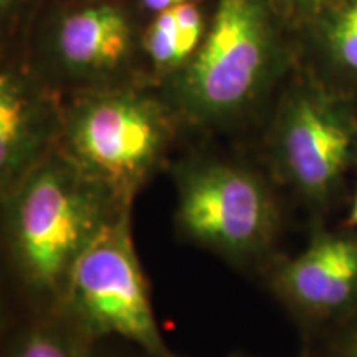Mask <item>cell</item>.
<instances>
[{
  "label": "cell",
  "instance_id": "1",
  "mask_svg": "<svg viewBox=\"0 0 357 357\" xmlns=\"http://www.w3.org/2000/svg\"><path fill=\"white\" fill-rule=\"evenodd\" d=\"M8 252L32 291L56 301L71 268L129 211L61 149H52L0 200Z\"/></svg>",
  "mask_w": 357,
  "mask_h": 357
},
{
  "label": "cell",
  "instance_id": "2",
  "mask_svg": "<svg viewBox=\"0 0 357 357\" xmlns=\"http://www.w3.org/2000/svg\"><path fill=\"white\" fill-rule=\"evenodd\" d=\"M273 0H218L199 50L177 73L176 98L192 121L243 114L281 68L283 45Z\"/></svg>",
  "mask_w": 357,
  "mask_h": 357
},
{
  "label": "cell",
  "instance_id": "3",
  "mask_svg": "<svg viewBox=\"0 0 357 357\" xmlns=\"http://www.w3.org/2000/svg\"><path fill=\"white\" fill-rule=\"evenodd\" d=\"M55 303L60 310L56 319L93 344L118 337L146 354L178 357L159 329L134 245L131 208L89 243Z\"/></svg>",
  "mask_w": 357,
  "mask_h": 357
},
{
  "label": "cell",
  "instance_id": "4",
  "mask_svg": "<svg viewBox=\"0 0 357 357\" xmlns=\"http://www.w3.org/2000/svg\"><path fill=\"white\" fill-rule=\"evenodd\" d=\"M171 176L182 238L234 263L255 261L273 247L280 207L260 172L234 160L195 158L176 164Z\"/></svg>",
  "mask_w": 357,
  "mask_h": 357
},
{
  "label": "cell",
  "instance_id": "5",
  "mask_svg": "<svg viewBox=\"0 0 357 357\" xmlns=\"http://www.w3.org/2000/svg\"><path fill=\"white\" fill-rule=\"evenodd\" d=\"M276 172L305 202H331L357 166V109L351 95L316 73L298 78L281 101L271 137Z\"/></svg>",
  "mask_w": 357,
  "mask_h": 357
},
{
  "label": "cell",
  "instance_id": "6",
  "mask_svg": "<svg viewBox=\"0 0 357 357\" xmlns=\"http://www.w3.org/2000/svg\"><path fill=\"white\" fill-rule=\"evenodd\" d=\"M171 126L158 102L132 91H106L78 102L61 151L119 202L132 199L166 158Z\"/></svg>",
  "mask_w": 357,
  "mask_h": 357
},
{
  "label": "cell",
  "instance_id": "7",
  "mask_svg": "<svg viewBox=\"0 0 357 357\" xmlns=\"http://www.w3.org/2000/svg\"><path fill=\"white\" fill-rule=\"evenodd\" d=\"M270 283L300 318L342 323L357 311V231H316L300 253L275 266Z\"/></svg>",
  "mask_w": 357,
  "mask_h": 357
},
{
  "label": "cell",
  "instance_id": "8",
  "mask_svg": "<svg viewBox=\"0 0 357 357\" xmlns=\"http://www.w3.org/2000/svg\"><path fill=\"white\" fill-rule=\"evenodd\" d=\"M53 147L50 109L24 75L0 70V200Z\"/></svg>",
  "mask_w": 357,
  "mask_h": 357
},
{
  "label": "cell",
  "instance_id": "9",
  "mask_svg": "<svg viewBox=\"0 0 357 357\" xmlns=\"http://www.w3.org/2000/svg\"><path fill=\"white\" fill-rule=\"evenodd\" d=\"M131 26L111 6L88 7L66 17L58 30L56 52L73 75L96 77L118 70L131 52Z\"/></svg>",
  "mask_w": 357,
  "mask_h": 357
},
{
  "label": "cell",
  "instance_id": "10",
  "mask_svg": "<svg viewBox=\"0 0 357 357\" xmlns=\"http://www.w3.org/2000/svg\"><path fill=\"white\" fill-rule=\"evenodd\" d=\"M316 75L339 91H357V0H328L306 20Z\"/></svg>",
  "mask_w": 357,
  "mask_h": 357
},
{
  "label": "cell",
  "instance_id": "11",
  "mask_svg": "<svg viewBox=\"0 0 357 357\" xmlns=\"http://www.w3.org/2000/svg\"><path fill=\"white\" fill-rule=\"evenodd\" d=\"M204 37L199 7L184 2L158 13L146 33L144 48L155 68L178 73L199 50Z\"/></svg>",
  "mask_w": 357,
  "mask_h": 357
},
{
  "label": "cell",
  "instance_id": "12",
  "mask_svg": "<svg viewBox=\"0 0 357 357\" xmlns=\"http://www.w3.org/2000/svg\"><path fill=\"white\" fill-rule=\"evenodd\" d=\"M95 346L53 319L22 329L12 339L3 357H98Z\"/></svg>",
  "mask_w": 357,
  "mask_h": 357
},
{
  "label": "cell",
  "instance_id": "13",
  "mask_svg": "<svg viewBox=\"0 0 357 357\" xmlns=\"http://www.w3.org/2000/svg\"><path fill=\"white\" fill-rule=\"evenodd\" d=\"M333 357H357V311L339 323L333 344Z\"/></svg>",
  "mask_w": 357,
  "mask_h": 357
},
{
  "label": "cell",
  "instance_id": "14",
  "mask_svg": "<svg viewBox=\"0 0 357 357\" xmlns=\"http://www.w3.org/2000/svg\"><path fill=\"white\" fill-rule=\"evenodd\" d=\"M326 2H328V0H289V3L301 13L305 20L310 19L311 15H314Z\"/></svg>",
  "mask_w": 357,
  "mask_h": 357
},
{
  "label": "cell",
  "instance_id": "15",
  "mask_svg": "<svg viewBox=\"0 0 357 357\" xmlns=\"http://www.w3.org/2000/svg\"><path fill=\"white\" fill-rule=\"evenodd\" d=\"M184 2H189V0H142V3H144L149 10H154L158 13L162 10H167V8L181 6V3Z\"/></svg>",
  "mask_w": 357,
  "mask_h": 357
},
{
  "label": "cell",
  "instance_id": "16",
  "mask_svg": "<svg viewBox=\"0 0 357 357\" xmlns=\"http://www.w3.org/2000/svg\"><path fill=\"white\" fill-rule=\"evenodd\" d=\"M347 223H349L351 229L357 230V189H356L354 199H352L351 211H349V217H347Z\"/></svg>",
  "mask_w": 357,
  "mask_h": 357
},
{
  "label": "cell",
  "instance_id": "17",
  "mask_svg": "<svg viewBox=\"0 0 357 357\" xmlns=\"http://www.w3.org/2000/svg\"><path fill=\"white\" fill-rule=\"evenodd\" d=\"M13 2H15V0H0V19H2V17L6 15L8 8L12 7Z\"/></svg>",
  "mask_w": 357,
  "mask_h": 357
},
{
  "label": "cell",
  "instance_id": "18",
  "mask_svg": "<svg viewBox=\"0 0 357 357\" xmlns=\"http://www.w3.org/2000/svg\"><path fill=\"white\" fill-rule=\"evenodd\" d=\"M134 357H158V356H151V354H146V352H142V351H137Z\"/></svg>",
  "mask_w": 357,
  "mask_h": 357
},
{
  "label": "cell",
  "instance_id": "19",
  "mask_svg": "<svg viewBox=\"0 0 357 357\" xmlns=\"http://www.w3.org/2000/svg\"><path fill=\"white\" fill-rule=\"evenodd\" d=\"M231 357H252V356H247V354H240V352H238V354H234V356H231Z\"/></svg>",
  "mask_w": 357,
  "mask_h": 357
}]
</instances>
